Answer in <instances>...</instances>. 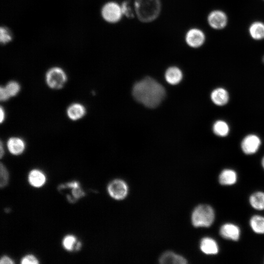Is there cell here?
Wrapping results in <instances>:
<instances>
[{
    "label": "cell",
    "instance_id": "obj_14",
    "mask_svg": "<svg viewBox=\"0 0 264 264\" xmlns=\"http://www.w3.org/2000/svg\"><path fill=\"white\" fill-rule=\"evenodd\" d=\"M165 77L166 81L170 84L176 85L181 81L182 73L178 67L172 66L166 71Z\"/></svg>",
    "mask_w": 264,
    "mask_h": 264
},
{
    "label": "cell",
    "instance_id": "obj_19",
    "mask_svg": "<svg viewBox=\"0 0 264 264\" xmlns=\"http://www.w3.org/2000/svg\"><path fill=\"white\" fill-rule=\"evenodd\" d=\"M28 181L32 186L40 187L44 184L46 178L44 174L41 171L33 170L29 174Z\"/></svg>",
    "mask_w": 264,
    "mask_h": 264
},
{
    "label": "cell",
    "instance_id": "obj_29",
    "mask_svg": "<svg viewBox=\"0 0 264 264\" xmlns=\"http://www.w3.org/2000/svg\"><path fill=\"white\" fill-rule=\"evenodd\" d=\"M21 263L22 264H38L39 263V262L34 256L32 255H28L22 258Z\"/></svg>",
    "mask_w": 264,
    "mask_h": 264
},
{
    "label": "cell",
    "instance_id": "obj_11",
    "mask_svg": "<svg viewBox=\"0 0 264 264\" xmlns=\"http://www.w3.org/2000/svg\"><path fill=\"white\" fill-rule=\"evenodd\" d=\"M66 188H69L72 189L71 195L67 196L68 200L71 202H75L85 195L78 181H74L68 182L65 184H62L58 187L59 190Z\"/></svg>",
    "mask_w": 264,
    "mask_h": 264
},
{
    "label": "cell",
    "instance_id": "obj_23",
    "mask_svg": "<svg viewBox=\"0 0 264 264\" xmlns=\"http://www.w3.org/2000/svg\"><path fill=\"white\" fill-rule=\"evenodd\" d=\"M251 205L257 210L264 209V193L257 192L252 194L249 198Z\"/></svg>",
    "mask_w": 264,
    "mask_h": 264
},
{
    "label": "cell",
    "instance_id": "obj_2",
    "mask_svg": "<svg viewBox=\"0 0 264 264\" xmlns=\"http://www.w3.org/2000/svg\"><path fill=\"white\" fill-rule=\"evenodd\" d=\"M134 10L138 20L143 22L155 20L161 11L160 0H134Z\"/></svg>",
    "mask_w": 264,
    "mask_h": 264
},
{
    "label": "cell",
    "instance_id": "obj_20",
    "mask_svg": "<svg viewBox=\"0 0 264 264\" xmlns=\"http://www.w3.org/2000/svg\"><path fill=\"white\" fill-rule=\"evenodd\" d=\"M237 179L236 173L231 169L223 170L219 176L220 183L223 185H233L236 182Z\"/></svg>",
    "mask_w": 264,
    "mask_h": 264
},
{
    "label": "cell",
    "instance_id": "obj_8",
    "mask_svg": "<svg viewBox=\"0 0 264 264\" xmlns=\"http://www.w3.org/2000/svg\"><path fill=\"white\" fill-rule=\"evenodd\" d=\"M185 40L187 44L191 47L198 48L203 44L205 41V35L201 29L192 28L186 32Z\"/></svg>",
    "mask_w": 264,
    "mask_h": 264
},
{
    "label": "cell",
    "instance_id": "obj_6",
    "mask_svg": "<svg viewBox=\"0 0 264 264\" xmlns=\"http://www.w3.org/2000/svg\"><path fill=\"white\" fill-rule=\"evenodd\" d=\"M262 144L260 137L254 133L245 135L241 142V148L246 154H255L259 149Z\"/></svg>",
    "mask_w": 264,
    "mask_h": 264
},
{
    "label": "cell",
    "instance_id": "obj_21",
    "mask_svg": "<svg viewBox=\"0 0 264 264\" xmlns=\"http://www.w3.org/2000/svg\"><path fill=\"white\" fill-rule=\"evenodd\" d=\"M86 113L85 107L81 104L75 103L71 105L67 110L69 118L76 120L82 118Z\"/></svg>",
    "mask_w": 264,
    "mask_h": 264
},
{
    "label": "cell",
    "instance_id": "obj_28",
    "mask_svg": "<svg viewBox=\"0 0 264 264\" xmlns=\"http://www.w3.org/2000/svg\"><path fill=\"white\" fill-rule=\"evenodd\" d=\"M0 41L2 44H6L12 40V35L10 31L5 27H1Z\"/></svg>",
    "mask_w": 264,
    "mask_h": 264
},
{
    "label": "cell",
    "instance_id": "obj_25",
    "mask_svg": "<svg viewBox=\"0 0 264 264\" xmlns=\"http://www.w3.org/2000/svg\"><path fill=\"white\" fill-rule=\"evenodd\" d=\"M0 186L1 188H3L8 184L9 174L7 169L2 163H0Z\"/></svg>",
    "mask_w": 264,
    "mask_h": 264
},
{
    "label": "cell",
    "instance_id": "obj_4",
    "mask_svg": "<svg viewBox=\"0 0 264 264\" xmlns=\"http://www.w3.org/2000/svg\"><path fill=\"white\" fill-rule=\"evenodd\" d=\"M101 14L103 18L110 23L120 21L123 16L121 5L114 1L106 3L102 8Z\"/></svg>",
    "mask_w": 264,
    "mask_h": 264
},
{
    "label": "cell",
    "instance_id": "obj_12",
    "mask_svg": "<svg viewBox=\"0 0 264 264\" xmlns=\"http://www.w3.org/2000/svg\"><path fill=\"white\" fill-rule=\"evenodd\" d=\"M220 234L226 239L237 241L240 237V230L236 225L232 223L223 224L220 229Z\"/></svg>",
    "mask_w": 264,
    "mask_h": 264
},
{
    "label": "cell",
    "instance_id": "obj_35",
    "mask_svg": "<svg viewBox=\"0 0 264 264\" xmlns=\"http://www.w3.org/2000/svg\"><path fill=\"white\" fill-rule=\"evenodd\" d=\"M262 62L264 64V55L263 56V58H262Z\"/></svg>",
    "mask_w": 264,
    "mask_h": 264
},
{
    "label": "cell",
    "instance_id": "obj_10",
    "mask_svg": "<svg viewBox=\"0 0 264 264\" xmlns=\"http://www.w3.org/2000/svg\"><path fill=\"white\" fill-rule=\"evenodd\" d=\"M210 98L215 105L222 107L228 103L230 96L226 89L222 87H218L212 91Z\"/></svg>",
    "mask_w": 264,
    "mask_h": 264
},
{
    "label": "cell",
    "instance_id": "obj_16",
    "mask_svg": "<svg viewBox=\"0 0 264 264\" xmlns=\"http://www.w3.org/2000/svg\"><path fill=\"white\" fill-rule=\"evenodd\" d=\"M249 33L252 38L255 40L264 39V23L257 21L252 23L249 26Z\"/></svg>",
    "mask_w": 264,
    "mask_h": 264
},
{
    "label": "cell",
    "instance_id": "obj_17",
    "mask_svg": "<svg viewBox=\"0 0 264 264\" xmlns=\"http://www.w3.org/2000/svg\"><path fill=\"white\" fill-rule=\"evenodd\" d=\"M212 130L216 135L224 137L228 135L230 132V127L225 121L220 119L214 123Z\"/></svg>",
    "mask_w": 264,
    "mask_h": 264
},
{
    "label": "cell",
    "instance_id": "obj_33",
    "mask_svg": "<svg viewBox=\"0 0 264 264\" xmlns=\"http://www.w3.org/2000/svg\"><path fill=\"white\" fill-rule=\"evenodd\" d=\"M0 157L1 158L2 157V155H3V154H4V151H3V148H2V142L0 143Z\"/></svg>",
    "mask_w": 264,
    "mask_h": 264
},
{
    "label": "cell",
    "instance_id": "obj_15",
    "mask_svg": "<svg viewBox=\"0 0 264 264\" xmlns=\"http://www.w3.org/2000/svg\"><path fill=\"white\" fill-rule=\"evenodd\" d=\"M161 264H185L187 263L186 260L183 257L176 254L172 252L164 253L159 260Z\"/></svg>",
    "mask_w": 264,
    "mask_h": 264
},
{
    "label": "cell",
    "instance_id": "obj_18",
    "mask_svg": "<svg viewBox=\"0 0 264 264\" xmlns=\"http://www.w3.org/2000/svg\"><path fill=\"white\" fill-rule=\"evenodd\" d=\"M7 147L9 152L15 155L22 154L24 150L25 144L20 138L12 137L9 139Z\"/></svg>",
    "mask_w": 264,
    "mask_h": 264
},
{
    "label": "cell",
    "instance_id": "obj_13",
    "mask_svg": "<svg viewBox=\"0 0 264 264\" xmlns=\"http://www.w3.org/2000/svg\"><path fill=\"white\" fill-rule=\"evenodd\" d=\"M201 250L207 255H215L218 253L219 247L216 242L212 238H203L200 243Z\"/></svg>",
    "mask_w": 264,
    "mask_h": 264
},
{
    "label": "cell",
    "instance_id": "obj_26",
    "mask_svg": "<svg viewBox=\"0 0 264 264\" xmlns=\"http://www.w3.org/2000/svg\"><path fill=\"white\" fill-rule=\"evenodd\" d=\"M123 15L129 18H132L134 17L135 14L130 4L129 1L125 0L121 4Z\"/></svg>",
    "mask_w": 264,
    "mask_h": 264
},
{
    "label": "cell",
    "instance_id": "obj_22",
    "mask_svg": "<svg viewBox=\"0 0 264 264\" xmlns=\"http://www.w3.org/2000/svg\"><path fill=\"white\" fill-rule=\"evenodd\" d=\"M63 246L67 251H78L81 247V243L77 241L73 235H67L63 241Z\"/></svg>",
    "mask_w": 264,
    "mask_h": 264
},
{
    "label": "cell",
    "instance_id": "obj_9",
    "mask_svg": "<svg viewBox=\"0 0 264 264\" xmlns=\"http://www.w3.org/2000/svg\"><path fill=\"white\" fill-rule=\"evenodd\" d=\"M207 22L209 25L215 29H222L224 28L228 22L226 14L220 10L211 11L207 17Z\"/></svg>",
    "mask_w": 264,
    "mask_h": 264
},
{
    "label": "cell",
    "instance_id": "obj_32",
    "mask_svg": "<svg viewBox=\"0 0 264 264\" xmlns=\"http://www.w3.org/2000/svg\"><path fill=\"white\" fill-rule=\"evenodd\" d=\"M4 111L2 107L0 108V122L2 123L4 119Z\"/></svg>",
    "mask_w": 264,
    "mask_h": 264
},
{
    "label": "cell",
    "instance_id": "obj_3",
    "mask_svg": "<svg viewBox=\"0 0 264 264\" xmlns=\"http://www.w3.org/2000/svg\"><path fill=\"white\" fill-rule=\"evenodd\" d=\"M214 219L215 213L213 208L205 204L198 206L192 215L193 225L197 227H209L213 222Z\"/></svg>",
    "mask_w": 264,
    "mask_h": 264
},
{
    "label": "cell",
    "instance_id": "obj_24",
    "mask_svg": "<svg viewBox=\"0 0 264 264\" xmlns=\"http://www.w3.org/2000/svg\"><path fill=\"white\" fill-rule=\"evenodd\" d=\"M252 230L256 233H264V217L261 216H254L250 221Z\"/></svg>",
    "mask_w": 264,
    "mask_h": 264
},
{
    "label": "cell",
    "instance_id": "obj_27",
    "mask_svg": "<svg viewBox=\"0 0 264 264\" xmlns=\"http://www.w3.org/2000/svg\"><path fill=\"white\" fill-rule=\"evenodd\" d=\"M5 88L11 97L15 96L19 92L20 87L16 82L11 81L8 83Z\"/></svg>",
    "mask_w": 264,
    "mask_h": 264
},
{
    "label": "cell",
    "instance_id": "obj_30",
    "mask_svg": "<svg viewBox=\"0 0 264 264\" xmlns=\"http://www.w3.org/2000/svg\"><path fill=\"white\" fill-rule=\"evenodd\" d=\"M9 95L5 88L1 87L0 88V98L1 101H5L9 99Z\"/></svg>",
    "mask_w": 264,
    "mask_h": 264
},
{
    "label": "cell",
    "instance_id": "obj_5",
    "mask_svg": "<svg viewBox=\"0 0 264 264\" xmlns=\"http://www.w3.org/2000/svg\"><path fill=\"white\" fill-rule=\"evenodd\" d=\"M46 81L49 87L54 89L63 87L66 81V76L61 68L55 67L50 69L46 75Z\"/></svg>",
    "mask_w": 264,
    "mask_h": 264
},
{
    "label": "cell",
    "instance_id": "obj_1",
    "mask_svg": "<svg viewBox=\"0 0 264 264\" xmlns=\"http://www.w3.org/2000/svg\"><path fill=\"white\" fill-rule=\"evenodd\" d=\"M132 92L137 101L150 108L158 106L165 96L164 87L149 77L136 83L133 87Z\"/></svg>",
    "mask_w": 264,
    "mask_h": 264
},
{
    "label": "cell",
    "instance_id": "obj_7",
    "mask_svg": "<svg viewBox=\"0 0 264 264\" xmlns=\"http://www.w3.org/2000/svg\"><path fill=\"white\" fill-rule=\"evenodd\" d=\"M108 191L110 196L114 199L121 200L127 196L128 187L126 182L122 180L115 179L109 184Z\"/></svg>",
    "mask_w": 264,
    "mask_h": 264
},
{
    "label": "cell",
    "instance_id": "obj_31",
    "mask_svg": "<svg viewBox=\"0 0 264 264\" xmlns=\"http://www.w3.org/2000/svg\"><path fill=\"white\" fill-rule=\"evenodd\" d=\"M0 264H14V262L12 261V259H11L10 258L7 256H3L1 259L0 262Z\"/></svg>",
    "mask_w": 264,
    "mask_h": 264
},
{
    "label": "cell",
    "instance_id": "obj_34",
    "mask_svg": "<svg viewBox=\"0 0 264 264\" xmlns=\"http://www.w3.org/2000/svg\"><path fill=\"white\" fill-rule=\"evenodd\" d=\"M262 164L263 168L264 169V156L263 157L262 160Z\"/></svg>",
    "mask_w": 264,
    "mask_h": 264
}]
</instances>
